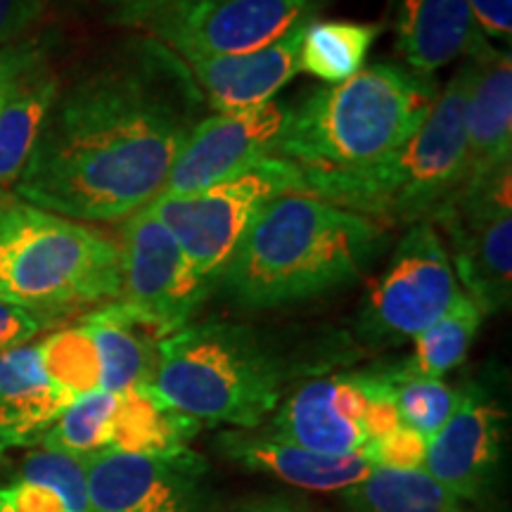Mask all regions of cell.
I'll use <instances>...</instances> for the list:
<instances>
[{"instance_id":"obj_1","label":"cell","mask_w":512,"mask_h":512,"mask_svg":"<svg viewBox=\"0 0 512 512\" xmlns=\"http://www.w3.org/2000/svg\"><path fill=\"white\" fill-rule=\"evenodd\" d=\"M202 105L181 55L150 34L131 38L60 88L15 195L64 219H126L162 195Z\"/></svg>"},{"instance_id":"obj_2","label":"cell","mask_w":512,"mask_h":512,"mask_svg":"<svg viewBox=\"0 0 512 512\" xmlns=\"http://www.w3.org/2000/svg\"><path fill=\"white\" fill-rule=\"evenodd\" d=\"M384 223L311 195H285L249 223L219 275L245 309L309 302L351 285L387 249Z\"/></svg>"},{"instance_id":"obj_3","label":"cell","mask_w":512,"mask_h":512,"mask_svg":"<svg viewBox=\"0 0 512 512\" xmlns=\"http://www.w3.org/2000/svg\"><path fill=\"white\" fill-rule=\"evenodd\" d=\"M439 93L434 74L399 62L366 64L292 107L278 157L320 174L370 169L418 133Z\"/></svg>"},{"instance_id":"obj_4","label":"cell","mask_w":512,"mask_h":512,"mask_svg":"<svg viewBox=\"0 0 512 512\" xmlns=\"http://www.w3.org/2000/svg\"><path fill=\"white\" fill-rule=\"evenodd\" d=\"M477 60H465L441 88L430 117L394 155L361 171H302L304 195L380 223L430 221L465 181L467 100Z\"/></svg>"},{"instance_id":"obj_5","label":"cell","mask_w":512,"mask_h":512,"mask_svg":"<svg viewBox=\"0 0 512 512\" xmlns=\"http://www.w3.org/2000/svg\"><path fill=\"white\" fill-rule=\"evenodd\" d=\"M285 380L283 358L254 328L207 320L162 339L150 389L200 425L256 430L278 408Z\"/></svg>"},{"instance_id":"obj_6","label":"cell","mask_w":512,"mask_h":512,"mask_svg":"<svg viewBox=\"0 0 512 512\" xmlns=\"http://www.w3.org/2000/svg\"><path fill=\"white\" fill-rule=\"evenodd\" d=\"M119 245L27 202L0 207V302L55 318L117 302Z\"/></svg>"},{"instance_id":"obj_7","label":"cell","mask_w":512,"mask_h":512,"mask_svg":"<svg viewBox=\"0 0 512 512\" xmlns=\"http://www.w3.org/2000/svg\"><path fill=\"white\" fill-rule=\"evenodd\" d=\"M285 195H304L302 169L283 157H271L211 188L157 197L147 207L174 235L192 266L219 285L223 266L249 223L266 204Z\"/></svg>"},{"instance_id":"obj_8","label":"cell","mask_w":512,"mask_h":512,"mask_svg":"<svg viewBox=\"0 0 512 512\" xmlns=\"http://www.w3.org/2000/svg\"><path fill=\"white\" fill-rule=\"evenodd\" d=\"M446 245L430 221L408 226L389 264L363 294L356 332L373 347L413 342L460 297Z\"/></svg>"},{"instance_id":"obj_9","label":"cell","mask_w":512,"mask_h":512,"mask_svg":"<svg viewBox=\"0 0 512 512\" xmlns=\"http://www.w3.org/2000/svg\"><path fill=\"white\" fill-rule=\"evenodd\" d=\"M330 0H164L143 27L183 60L245 55L318 19Z\"/></svg>"},{"instance_id":"obj_10","label":"cell","mask_w":512,"mask_h":512,"mask_svg":"<svg viewBox=\"0 0 512 512\" xmlns=\"http://www.w3.org/2000/svg\"><path fill=\"white\" fill-rule=\"evenodd\" d=\"M510 190V171L482 185H460L430 219L444 230L453 273L484 316L505 311L512 299Z\"/></svg>"},{"instance_id":"obj_11","label":"cell","mask_w":512,"mask_h":512,"mask_svg":"<svg viewBox=\"0 0 512 512\" xmlns=\"http://www.w3.org/2000/svg\"><path fill=\"white\" fill-rule=\"evenodd\" d=\"M117 245L121 261L119 302L150 318L166 337L185 328L219 287L192 266L150 207L126 216Z\"/></svg>"},{"instance_id":"obj_12","label":"cell","mask_w":512,"mask_h":512,"mask_svg":"<svg viewBox=\"0 0 512 512\" xmlns=\"http://www.w3.org/2000/svg\"><path fill=\"white\" fill-rule=\"evenodd\" d=\"M91 512H216L209 463L192 448L83 458Z\"/></svg>"},{"instance_id":"obj_13","label":"cell","mask_w":512,"mask_h":512,"mask_svg":"<svg viewBox=\"0 0 512 512\" xmlns=\"http://www.w3.org/2000/svg\"><path fill=\"white\" fill-rule=\"evenodd\" d=\"M292 107L271 100L240 112L202 117L178 152L159 197H181L211 188L278 157Z\"/></svg>"},{"instance_id":"obj_14","label":"cell","mask_w":512,"mask_h":512,"mask_svg":"<svg viewBox=\"0 0 512 512\" xmlns=\"http://www.w3.org/2000/svg\"><path fill=\"white\" fill-rule=\"evenodd\" d=\"M377 384L380 368L306 382L280 403L268 430L328 456H361Z\"/></svg>"},{"instance_id":"obj_15","label":"cell","mask_w":512,"mask_h":512,"mask_svg":"<svg viewBox=\"0 0 512 512\" xmlns=\"http://www.w3.org/2000/svg\"><path fill=\"white\" fill-rule=\"evenodd\" d=\"M503 420V408L484 387H460L456 411L427 441L422 470L460 503H479L489 494L501 463Z\"/></svg>"},{"instance_id":"obj_16","label":"cell","mask_w":512,"mask_h":512,"mask_svg":"<svg viewBox=\"0 0 512 512\" xmlns=\"http://www.w3.org/2000/svg\"><path fill=\"white\" fill-rule=\"evenodd\" d=\"M389 10L396 53L415 72L437 74L458 57L484 60L498 50L467 0H389Z\"/></svg>"},{"instance_id":"obj_17","label":"cell","mask_w":512,"mask_h":512,"mask_svg":"<svg viewBox=\"0 0 512 512\" xmlns=\"http://www.w3.org/2000/svg\"><path fill=\"white\" fill-rule=\"evenodd\" d=\"M306 24H299L271 46L254 53L185 60L204 102L216 114L271 102L275 93L299 74V50Z\"/></svg>"},{"instance_id":"obj_18","label":"cell","mask_w":512,"mask_h":512,"mask_svg":"<svg viewBox=\"0 0 512 512\" xmlns=\"http://www.w3.org/2000/svg\"><path fill=\"white\" fill-rule=\"evenodd\" d=\"M216 448L245 470L309 491H342L373 470L363 456H328L261 427L221 432Z\"/></svg>"},{"instance_id":"obj_19","label":"cell","mask_w":512,"mask_h":512,"mask_svg":"<svg viewBox=\"0 0 512 512\" xmlns=\"http://www.w3.org/2000/svg\"><path fill=\"white\" fill-rule=\"evenodd\" d=\"M467 159L463 185H482L512 171V57L496 50L477 60L465 114Z\"/></svg>"},{"instance_id":"obj_20","label":"cell","mask_w":512,"mask_h":512,"mask_svg":"<svg viewBox=\"0 0 512 512\" xmlns=\"http://www.w3.org/2000/svg\"><path fill=\"white\" fill-rule=\"evenodd\" d=\"M72 401L48 377L38 344L0 354V453L41 444Z\"/></svg>"},{"instance_id":"obj_21","label":"cell","mask_w":512,"mask_h":512,"mask_svg":"<svg viewBox=\"0 0 512 512\" xmlns=\"http://www.w3.org/2000/svg\"><path fill=\"white\" fill-rule=\"evenodd\" d=\"M100 358V389L121 394L150 387L159 363V344L166 337L159 325L124 302L88 311L81 320Z\"/></svg>"},{"instance_id":"obj_22","label":"cell","mask_w":512,"mask_h":512,"mask_svg":"<svg viewBox=\"0 0 512 512\" xmlns=\"http://www.w3.org/2000/svg\"><path fill=\"white\" fill-rule=\"evenodd\" d=\"M0 512H91L83 460L38 446L0 484Z\"/></svg>"},{"instance_id":"obj_23","label":"cell","mask_w":512,"mask_h":512,"mask_svg":"<svg viewBox=\"0 0 512 512\" xmlns=\"http://www.w3.org/2000/svg\"><path fill=\"white\" fill-rule=\"evenodd\" d=\"M57 93L60 81L48 62L41 60L19 76L5 98L0 107V192L17 183L27 166Z\"/></svg>"},{"instance_id":"obj_24","label":"cell","mask_w":512,"mask_h":512,"mask_svg":"<svg viewBox=\"0 0 512 512\" xmlns=\"http://www.w3.org/2000/svg\"><path fill=\"white\" fill-rule=\"evenodd\" d=\"M202 430L197 420L174 411L150 387H136L117 394L110 446L121 453H171L190 448Z\"/></svg>"},{"instance_id":"obj_25","label":"cell","mask_w":512,"mask_h":512,"mask_svg":"<svg viewBox=\"0 0 512 512\" xmlns=\"http://www.w3.org/2000/svg\"><path fill=\"white\" fill-rule=\"evenodd\" d=\"M351 512H467L425 470L373 467L361 482L339 491Z\"/></svg>"},{"instance_id":"obj_26","label":"cell","mask_w":512,"mask_h":512,"mask_svg":"<svg viewBox=\"0 0 512 512\" xmlns=\"http://www.w3.org/2000/svg\"><path fill=\"white\" fill-rule=\"evenodd\" d=\"M377 22H349V19H313L306 24L299 72L328 83H342L366 67L368 53L382 34Z\"/></svg>"},{"instance_id":"obj_27","label":"cell","mask_w":512,"mask_h":512,"mask_svg":"<svg viewBox=\"0 0 512 512\" xmlns=\"http://www.w3.org/2000/svg\"><path fill=\"white\" fill-rule=\"evenodd\" d=\"M482 323V309L465 292H460V297L453 302L451 309L422 335L413 339L415 349L413 356L406 361V366L413 373L439 377L441 380V377L456 370L465 361Z\"/></svg>"},{"instance_id":"obj_28","label":"cell","mask_w":512,"mask_h":512,"mask_svg":"<svg viewBox=\"0 0 512 512\" xmlns=\"http://www.w3.org/2000/svg\"><path fill=\"white\" fill-rule=\"evenodd\" d=\"M114 408H117V394L102 389L83 394L64 408L38 446L79 460L95 456L110 446Z\"/></svg>"},{"instance_id":"obj_29","label":"cell","mask_w":512,"mask_h":512,"mask_svg":"<svg viewBox=\"0 0 512 512\" xmlns=\"http://www.w3.org/2000/svg\"><path fill=\"white\" fill-rule=\"evenodd\" d=\"M387 370L394 384V403L401 425L430 441L456 411L460 387H451L439 377L413 373L406 361L387 366Z\"/></svg>"},{"instance_id":"obj_30","label":"cell","mask_w":512,"mask_h":512,"mask_svg":"<svg viewBox=\"0 0 512 512\" xmlns=\"http://www.w3.org/2000/svg\"><path fill=\"white\" fill-rule=\"evenodd\" d=\"M43 368L57 387L79 399L100 389V358L83 325L57 330L38 342Z\"/></svg>"},{"instance_id":"obj_31","label":"cell","mask_w":512,"mask_h":512,"mask_svg":"<svg viewBox=\"0 0 512 512\" xmlns=\"http://www.w3.org/2000/svg\"><path fill=\"white\" fill-rule=\"evenodd\" d=\"M425 453L427 439L411 427L399 425L384 437L370 441L361 456L368 460L370 467H382V470H422Z\"/></svg>"},{"instance_id":"obj_32","label":"cell","mask_w":512,"mask_h":512,"mask_svg":"<svg viewBox=\"0 0 512 512\" xmlns=\"http://www.w3.org/2000/svg\"><path fill=\"white\" fill-rule=\"evenodd\" d=\"M55 325V318L41 316V313L22 309V306L0 302V354L22 347V344H29L31 339L55 328Z\"/></svg>"},{"instance_id":"obj_33","label":"cell","mask_w":512,"mask_h":512,"mask_svg":"<svg viewBox=\"0 0 512 512\" xmlns=\"http://www.w3.org/2000/svg\"><path fill=\"white\" fill-rule=\"evenodd\" d=\"M48 46L41 38H17L0 48V107L8 98L12 86L19 81L27 69L34 67L36 62L46 60Z\"/></svg>"},{"instance_id":"obj_34","label":"cell","mask_w":512,"mask_h":512,"mask_svg":"<svg viewBox=\"0 0 512 512\" xmlns=\"http://www.w3.org/2000/svg\"><path fill=\"white\" fill-rule=\"evenodd\" d=\"M479 29L489 41L510 46L512 38V0H467Z\"/></svg>"},{"instance_id":"obj_35","label":"cell","mask_w":512,"mask_h":512,"mask_svg":"<svg viewBox=\"0 0 512 512\" xmlns=\"http://www.w3.org/2000/svg\"><path fill=\"white\" fill-rule=\"evenodd\" d=\"M46 0H0V48L17 41L41 17Z\"/></svg>"},{"instance_id":"obj_36","label":"cell","mask_w":512,"mask_h":512,"mask_svg":"<svg viewBox=\"0 0 512 512\" xmlns=\"http://www.w3.org/2000/svg\"><path fill=\"white\" fill-rule=\"evenodd\" d=\"M164 0H102L105 17L119 27H143Z\"/></svg>"},{"instance_id":"obj_37","label":"cell","mask_w":512,"mask_h":512,"mask_svg":"<svg viewBox=\"0 0 512 512\" xmlns=\"http://www.w3.org/2000/svg\"><path fill=\"white\" fill-rule=\"evenodd\" d=\"M242 512H297V510L283 501H266V503H256L252 508H245Z\"/></svg>"},{"instance_id":"obj_38","label":"cell","mask_w":512,"mask_h":512,"mask_svg":"<svg viewBox=\"0 0 512 512\" xmlns=\"http://www.w3.org/2000/svg\"><path fill=\"white\" fill-rule=\"evenodd\" d=\"M8 200H10V197H8V195H5V192H0V207H3V204H5V202H8Z\"/></svg>"}]
</instances>
